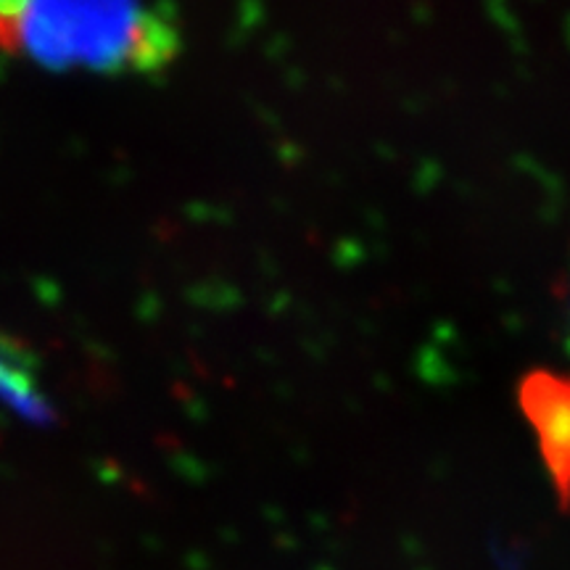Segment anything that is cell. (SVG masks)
Masks as SVG:
<instances>
[{
    "mask_svg": "<svg viewBox=\"0 0 570 570\" xmlns=\"http://www.w3.org/2000/svg\"><path fill=\"white\" fill-rule=\"evenodd\" d=\"M180 42L164 6L0 3V48L46 67L154 71L180 53Z\"/></svg>",
    "mask_w": 570,
    "mask_h": 570,
    "instance_id": "6da1fadb",
    "label": "cell"
},
{
    "mask_svg": "<svg viewBox=\"0 0 570 570\" xmlns=\"http://www.w3.org/2000/svg\"><path fill=\"white\" fill-rule=\"evenodd\" d=\"M518 404L539 441L562 510H570V375L533 370L520 381Z\"/></svg>",
    "mask_w": 570,
    "mask_h": 570,
    "instance_id": "7a4b0ae2",
    "label": "cell"
}]
</instances>
